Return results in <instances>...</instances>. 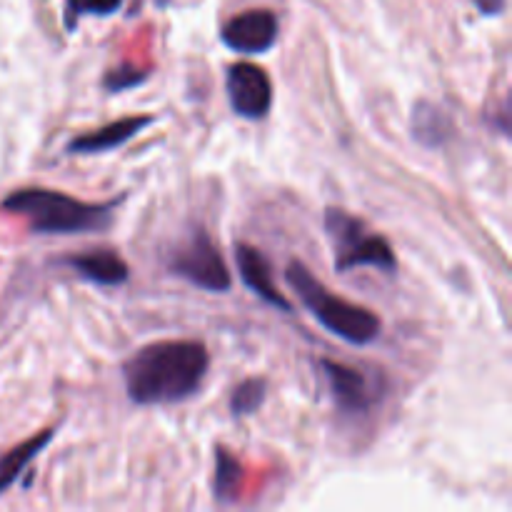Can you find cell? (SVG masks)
Returning a JSON list of instances; mask_svg holds the SVG:
<instances>
[{
  "label": "cell",
  "instance_id": "cell-13",
  "mask_svg": "<svg viewBox=\"0 0 512 512\" xmlns=\"http://www.w3.org/2000/svg\"><path fill=\"white\" fill-rule=\"evenodd\" d=\"M53 438H55V428H45L43 433L33 435V438H28L25 443L15 445L13 450H8V453L0 458V495H3L5 490L20 478V473H23V470L38 458L40 450H43Z\"/></svg>",
  "mask_w": 512,
  "mask_h": 512
},
{
  "label": "cell",
  "instance_id": "cell-16",
  "mask_svg": "<svg viewBox=\"0 0 512 512\" xmlns=\"http://www.w3.org/2000/svg\"><path fill=\"white\" fill-rule=\"evenodd\" d=\"M123 0H65L63 23L73 33L83 15H113L118 13Z\"/></svg>",
  "mask_w": 512,
  "mask_h": 512
},
{
  "label": "cell",
  "instance_id": "cell-1",
  "mask_svg": "<svg viewBox=\"0 0 512 512\" xmlns=\"http://www.w3.org/2000/svg\"><path fill=\"white\" fill-rule=\"evenodd\" d=\"M208 365V348L198 340H158L125 360V390L138 405L180 403L200 388Z\"/></svg>",
  "mask_w": 512,
  "mask_h": 512
},
{
  "label": "cell",
  "instance_id": "cell-11",
  "mask_svg": "<svg viewBox=\"0 0 512 512\" xmlns=\"http://www.w3.org/2000/svg\"><path fill=\"white\" fill-rule=\"evenodd\" d=\"M60 265H68L80 278L98 285H123L130 278L128 263L110 248H95L75 255H65V258H60Z\"/></svg>",
  "mask_w": 512,
  "mask_h": 512
},
{
  "label": "cell",
  "instance_id": "cell-3",
  "mask_svg": "<svg viewBox=\"0 0 512 512\" xmlns=\"http://www.w3.org/2000/svg\"><path fill=\"white\" fill-rule=\"evenodd\" d=\"M285 280H288L290 288L295 290V295L300 298V303L315 315L320 325L325 330H330L333 335L343 338L350 345H370L373 340H378L380 323L378 315L373 310L363 308V305H355L350 300L340 298V295L330 293L305 263L300 260H290L288 268H285Z\"/></svg>",
  "mask_w": 512,
  "mask_h": 512
},
{
  "label": "cell",
  "instance_id": "cell-12",
  "mask_svg": "<svg viewBox=\"0 0 512 512\" xmlns=\"http://www.w3.org/2000/svg\"><path fill=\"white\" fill-rule=\"evenodd\" d=\"M410 130L420 145L440 148L453 135V120L440 105L430 103V100H418L413 105V115H410Z\"/></svg>",
  "mask_w": 512,
  "mask_h": 512
},
{
  "label": "cell",
  "instance_id": "cell-17",
  "mask_svg": "<svg viewBox=\"0 0 512 512\" xmlns=\"http://www.w3.org/2000/svg\"><path fill=\"white\" fill-rule=\"evenodd\" d=\"M148 75H150L148 68H138V65H133V63H123V65H118V68H113L105 73L103 88L108 90V93H123V90L145 83V80H148Z\"/></svg>",
  "mask_w": 512,
  "mask_h": 512
},
{
  "label": "cell",
  "instance_id": "cell-18",
  "mask_svg": "<svg viewBox=\"0 0 512 512\" xmlns=\"http://www.w3.org/2000/svg\"><path fill=\"white\" fill-rule=\"evenodd\" d=\"M473 3L483 15H500L505 10V0H473Z\"/></svg>",
  "mask_w": 512,
  "mask_h": 512
},
{
  "label": "cell",
  "instance_id": "cell-4",
  "mask_svg": "<svg viewBox=\"0 0 512 512\" xmlns=\"http://www.w3.org/2000/svg\"><path fill=\"white\" fill-rule=\"evenodd\" d=\"M325 233H328L330 243H333L335 270L338 273L363 268V265H373V268H380L383 273H395L398 270V260H395V253L388 240L383 235L370 233L363 220L350 215L348 210H325Z\"/></svg>",
  "mask_w": 512,
  "mask_h": 512
},
{
  "label": "cell",
  "instance_id": "cell-14",
  "mask_svg": "<svg viewBox=\"0 0 512 512\" xmlns=\"http://www.w3.org/2000/svg\"><path fill=\"white\" fill-rule=\"evenodd\" d=\"M245 470L240 460L228 448L218 445L215 448V473H213V495L218 503H233L238 500L243 488Z\"/></svg>",
  "mask_w": 512,
  "mask_h": 512
},
{
  "label": "cell",
  "instance_id": "cell-15",
  "mask_svg": "<svg viewBox=\"0 0 512 512\" xmlns=\"http://www.w3.org/2000/svg\"><path fill=\"white\" fill-rule=\"evenodd\" d=\"M268 398V380L265 378H248L233 390L230 395V413L235 418H245V415L258 413L260 405Z\"/></svg>",
  "mask_w": 512,
  "mask_h": 512
},
{
  "label": "cell",
  "instance_id": "cell-2",
  "mask_svg": "<svg viewBox=\"0 0 512 512\" xmlns=\"http://www.w3.org/2000/svg\"><path fill=\"white\" fill-rule=\"evenodd\" d=\"M120 200L123 198L110 203H85L60 190L23 188L10 193L3 200V208L28 220L30 230L38 235H78L108 228Z\"/></svg>",
  "mask_w": 512,
  "mask_h": 512
},
{
  "label": "cell",
  "instance_id": "cell-10",
  "mask_svg": "<svg viewBox=\"0 0 512 512\" xmlns=\"http://www.w3.org/2000/svg\"><path fill=\"white\" fill-rule=\"evenodd\" d=\"M153 123V115H128V118L113 120V123L103 125L98 130H90V133L78 135L68 143V153L73 155H93V153H105V150L120 148L123 143H128L130 138L140 133L143 128Z\"/></svg>",
  "mask_w": 512,
  "mask_h": 512
},
{
  "label": "cell",
  "instance_id": "cell-7",
  "mask_svg": "<svg viewBox=\"0 0 512 512\" xmlns=\"http://www.w3.org/2000/svg\"><path fill=\"white\" fill-rule=\"evenodd\" d=\"M228 98L240 118L260 120L273 108V83L260 65L233 63L228 68Z\"/></svg>",
  "mask_w": 512,
  "mask_h": 512
},
{
  "label": "cell",
  "instance_id": "cell-8",
  "mask_svg": "<svg viewBox=\"0 0 512 512\" xmlns=\"http://www.w3.org/2000/svg\"><path fill=\"white\" fill-rule=\"evenodd\" d=\"M278 40V15L268 8L243 10L223 25V43L238 53H265Z\"/></svg>",
  "mask_w": 512,
  "mask_h": 512
},
{
  "label": "cell",
  "instance_id": "cell-5",
  "mask_svg": "<svg viewBox=\"0 0 512 512\" xmlns=\"http://www.w3.org/2000/svg\"><path fill=\"white\" fill-rule=\"evenodd\" d=\"M168 270L178 278L208 290V293H228L230 285H233L223 255L203 228H198L183 243L175 245L168 260Z\"/></svg>",
  "mask_w": 512,
  "mask_h": 512
},
{
  "label": "cell",
  "instance_id": "cell-9",
  "mask_svg": "<svg viewBox=\"0 0 512 512\" xmlns=\"http://www.w3.org/2000/svg\"><path fill=\"white\" fill-rule=\"evenodd\" d=\"M235 263H238L240 278H243V283L248 285V290H253L258 298H263L265 303L275 305V308L285 310V313L293 310L290 300L285 298V295L278 290V285L273 283V270H270L268 258H265L255 245H248V243L235 245Z\"/></svg>",
  "mask_w": 512,
  "mask_h": 512
},
{
  "label": "cell",
  "instance_id": "cell-6",
  "mask_svg": "<svg viewBox=\"0 0 512 512\" xmlns=\"http://www.w3.org/2000/svg\"><path fill=\"white\" fill-rule=\"evenodd\" d=\"M320 368H323V375L328 378L330 393H333V400L340 413L368 415L375 408V403L383 398V388L373 378H368L363 370L353 368V365H343L323 358L320 360Z\"/></svg>",
  "mask_w": 512,
  "mask_h": 512
}]
</instances>
